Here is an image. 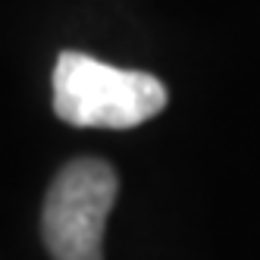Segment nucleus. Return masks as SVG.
Returning a JSON list of instances; mask_svg holds the SVG:
<instances>
[{
  "mask_svg": "<svg viewBox=\"0 0 260 260\" xmlns=\"http://www.w3.org/2000/svg\"><path fill=\"white\" fill-rule=\"evenodd\" d=\"M166 101V85L151 72L119 69L79 50H63L53 66V113L79 128H135Z\"/></svg>",
  "mask_w": 260,
  "mask_h": 260,
  "instance_id": "f257e3e1",
  "label": "nucleus"
},
{
  "mask_svg": "<svg viewBox=\"0 0 260 260\" xmlns=\"http://www.w3.org/2000/svg\"><path fill=\"white\" fill-rule=\"evenodd\" d=\"M119 179L104 160L82 157L53 179L41 210V235L53 260H104V229Z\"/></svg>",
  "mask_w": 260,
  "mask_h": 260,
  "instance_id": "f03ea898",
  "label": "nucleus"
}]
</instances>
